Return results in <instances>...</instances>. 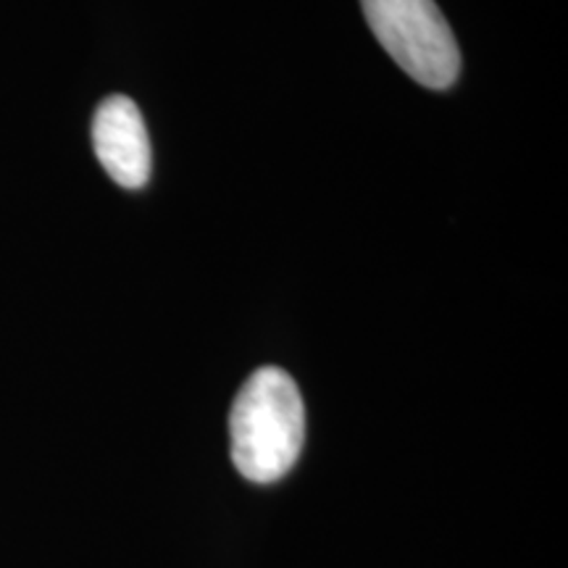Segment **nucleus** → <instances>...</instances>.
I'll use <instances>...</instances> for the list:
<instances>
[{
  "instance_id": "obj_1",
  "label": "nucleus",
  "mask_w": 568,
  "mask_h": 568,
  "mask_svg": "<svg viewBox=\"0 0 568 568\" xmlns=\"http://www.w3.org/2000/svg\"><path fill=\"white\" fill-rule=\"evenodd\" d=\"M232 460L255 485L287 477L305 443V406L301 389L276 366L258 368L240 387L230 414Z\"/></svg>"
},
{
  "instance_id": "obj_2",
  "label": "nucleus",
  "mask_w": 568,
  "mask_h": 568,
  "mask_svg": "<svg viewBox=\"0 0 568 568\" xmlns=\"http://www.w3.org/2000/svg\"><path fill=\"white\" fill-rule=\"evenodd\" d=\"M364 17L410 80L447 90L458 80L460 51L456 34L435 0H361Z\"/></svg>"
},
{
  "instance_id": "obj_3",
  "label": "nucleus",
  "mask_w": 568,
  "mask_h": 568,
  "mask_svg": "<svg viewBox=\"0 0 568 568\" xmlns=\"http://www.w3.org/2000/svg\"><path fill=\"white\" fill-rule=\"evenodd\" d=\"M92 148L119 187L140 190L151 180V138L132 98L111 95L98 105L92 119Z\"/></svg>"
}]
</instances>
